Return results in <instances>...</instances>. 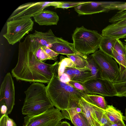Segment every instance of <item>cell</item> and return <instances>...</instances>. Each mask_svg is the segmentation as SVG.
Here are the masks:
<instances>
[{
  "label": "cell",
  "mask_w": 126,
  "mask_h": 126,
  "mask_svg": "<svg viewBox=\"0 0 126 126\" xmlns=\"http://www.w3.org/2000/svg\"><path fill=\"white\" fill-rule=\"evenodd\" d=\"M8 115L5 114L2 115L0 119V126H7Z\"/></svg>",
  "instance_id": "obj_37"
},
{
  "label": "cell",
  "mask_w": 126,
  "mask_h": 126,
  "mask_svg": "<svg viewBox=\"0 0 126 126\" xmlns=\"http://www.w3.org/2000/svg\"><path fill=\"white\" fill-rule=\"evenodd\" d=\"M24 93L26 96L22 108L23 115H36L54 108L46 87L42 83H32Z\"/></svg>",
  "instance_id": "obj_3"
},
{
  "label": "cell",
  "mask_w": 126,
  "mask_h": 126,
  "mask_svg": "<svg viewBox=\"0 0 126 126\" xmlns=\"http://www.w3.org/2000/svg\"><path fill=\"white\" fill-rule=\"evenodd\" d=\"M72 69L73 73L69 76L71 80L84 83L87 80L92 79V74L90 69L88 68L77 69L72 68Z\"/></svg>",
  "instance_id": "obj_17"
},
{
  "label": "cell",
  "mask_w": 126,
  "mask_h": 126,
  "mask_svg": "<svg viewBox=\"0 0 126 126\" xmlns=\"http://www.w3.org/2000/svg\"><path fill=\"white\" fill-rule=\"evenodd\" d=\"M106 8L111 10H118L120 11H123L126 10V2L113 5L107 6Z\"/></svg>",
  "instance_id": "obj_35"
},
{
  "label": "cell",
  "mask_w": 126,
  "mask_h": 126,
  "mask_svg": "<svg viewBox=\"0 0 126 126\" xmlns=\"http://www.w3.org/2000/svg\"><path fill=\"white\" fill-rule=\"evenodd\" d=\"M89 103L94 112L97 119L102 125L103 126H108L111 124L105 114L104 110Z\"/></svg>",
  "instance_id": "obj_23"
},
{
  "label": "cell",
  "mask_w": 126,
  "mask_h": 126,
  "mask_svg": "<svg viewBox=\"0 0 126 126\" xmlns=\"http://www.w3.org/2000/svg\"><path fill=\"white\" fill-rule=\"evenodd\" d=\"M102 37L97 31L87 29L83 26L77 27L72 35L75 49L87 55L97 50Z\"/></svg>",
  "instance_id": "obj_4"
},
{
  "label": "cell",
  "mask_w": 126,
  "mask_h": 126,
  "mask_svg": "<svg viewBox=\"0 0 126 126\" xmlns=\"http://www.w3.org/2000/svg\"><path fill=\"white\" fill-rule=\"evenodd\" d=\"M71 121L75 126H90L82 112L76 114Z\"/></svg>",
  "instance_id": "obj_27"
},
{
  "label": "cell",
  "mask_w": 126,
  "mask_h": 126,
  "mask_svg": "<svg viewBox=\"0 0 126 126\" xmlns=\"http://www.w3.org/2000/svg\"><path fill=\"white\" fill-rule=\"evenodd\" d=\"M58 76V71L53 74L46 87L48 95L54 106L61 111L66 109L70 104L79 102L87 94L69 83L62 82Z\"/></svg>",
  "instance_id": "obj_2"
},
{
  "label": "cell",
  "mask_w": 126,
  "mask_h": 126,
  "mask_svg": "<svg viewBox=\"0 0 126 126\" xmlns=\"http://www.w3.org/2000/svg\"><path fill=\"white\" fill-rule=\"evenodd\" d=\"M79 102H76L71 104L66 109L61 110V112L64 119L71 121L76 114L82 112V109Z\"/></svg>",
  "instance_id": "obj_21"
},
{
  "label": "cell",
  "mask_w": 126,
  "mask_h": 126,
  "mask_svg": "<svg viewBox=\"0 0 126 126\" xmlns=\"http://www.w3.org/2000/svg\"><path fill=\"white\" fill-rule=\"evenodd\" d=\"M15 126H17L16 125Z\"/></svg>",
  "instance_id": "obj_49"
},
{
  "label": "cell",
  "mask_w": 126,
  "mask_h": 126,
  "mask_svg": "<svg viewBox=\"0 0 126 126\" xmlns=\"http://www.w3.org/2000/svg\"><path fill=\"white\" fill-rule=\"evenodd\" d=\"M59 79L62 82L66 83H68L71 80L69 76L64 73L61 76Z\"/></svg>",
  "instance_id": "obj_38"
},
{
  "label": "cell",
  "mask_w": 126,
  "mask_h": 126,
  "mask_svg": "<svg viewBox=\"0 0 126 126\" xmlns=\"http://www.w3.org/2000/svg\"><path fill=\"white\" fill-rule=\"evenodd\" d=\"M100 126H103L102 125H101Z\"/></svg>",
  "instance_id": "obj_50"
},
{
  "label": "cell",
  "mask_w": 126,
  "mask_h": 126,
  "mask_svg": "<svg viewBox=\"0 0 126 126\" xmlns=\"http://www.w3.org/2000/svg\"><path fill=\"white\" fill-rule=\"evenodd\" d=\"M108 126H126L123 121L110 125Z\"/></svg>",
  "instance_id": "obj_41"
},
{
  "label": "cell",
  "mask_w": 126,
  "mask_h": 126,
  "mask_svg": "<svg viewBox=\"0 0 126 126\" xmlns=\"http://www.w3.org/2000/svg\"><path fill=\"white\" fill-rule=\"evenodd\" d=\"M114 49L117 54L126 60V49L125 45L119 39H117L115 43Z\"/></svg>",
  "instance_id": "obj_28"
},
{
  "label": "cell",
  "mask_w": 126,
  "mask_h": 126,
  "mask_svg": "<svg viewBox=\"0 0 126 126\" xmlns=\"http://www.w3.org/2000/svg\"><path fill=\"white\" fill-rule=\"evenodd\" d=\"M55 1H40L29 2L19 6L13 12L8 21L23 18H31L50 6H55Z\"/></svg>",
  "instance_id": "obj_8"
},
{
  "label": "cell",
  "mask_w": 126,
  "mask_h": 126,
  "mask_svg": "<svg viewBox=\"0 0 126 126\" xmlns=\"http://www.w3.org/2000/svg\"><path fill=\"white\" fill-rule=\"evenodd\" d=\"M122 97L124 96L126 97V93L123 94L122 95Z\"/></svg>",
  "instance_id": "obj_45"
},
{
  "label": "cell",
  "mask_w": 126,
  "mask_h": 126,
  "mask_svg": "<svg viewBox=\"0 0 126 126\" xmlns=\"http://www.w3.org/2000/svg\"><path fill=\"white\" fill-rule=\"evenodd\" d=\"M125 41L126 42L125 46V47H126V40H125Z\"/></svg>",
  "instance_id": "obj_47"
},
{
  "label": "cell",
  "mask_w": 126,
  "mask_h": 126,
  "mask_svg": "<svg viewBox=\"0 0 126 126\" xmlns=\"http://www.w3.org/2000/svg\"><path fill=\"white\" fill-rule=\"evenodd\" d=\"M104 110L106 115L111 124L123 121L122 113L112 105H108L106 109Z\"/></svg>",
  "instance_id": "obj_19"
},
{
  "label": "cell",
  "mask_w": 126,
  "mask_h": 126,
  "mask_svg": "<svg viewBox=\"0 0 126 126\" xmlns=\"http://www.w3.org/2000/svg\"><path fill=\"white\" fill-rule=\"evenodd\" d=\"M63 119L60 110L54 108L38 115H26L23 126H57Z\"/></svg>",
  "instance_id": "obj_7"
},
{
  "label": "cell",
  "mask_w": 126,
  "mask_h": 126,
  "mask_svg": "<svg viewBox=\"0 0 126 126\" xmlns=\"http://www.w3.org/2000/svg\"><path fill=\"white\" fill-rule=\"evenodd\" d=\"M16 125L13 120L8 117L7 122V126H15Z\"/></svg>",
  "instance_id": "obj_39"
},
{
  "label": "cell",
  "mask_w": 126,
  "mask_h": 126,
  "mask_svg": "<svg viewBox=\"0 0 126 126\" xmlns=\"http://www.w3.org/2000/svg\"><path fill=\"white\" fill-rule=\"evenodd\" d=\"M123 120H124L126 121V116H123Z\"/></svg>",
  "instance_id": "obj_44"
},
{
  "label": "cell",
  "mask_w": 126,
  "mask_h": 126,
  "mask_svg": "<svg viewBox=\"0 0 126 126\" xmlns=\"http://www.w3.org/2000/svg\"><path fill=\"white\" fill-rule=\"evenodd\" d=\"M61 126H71L70 123L66 121L61 122Z\"/></svg>",
  "instance_id": "obj_43"
},
{
  "label": "cell",
  "mask_w": 126,
  "mask_h": 126,
  "mask_svg": "<svg viewBox=\"0 0 126 126\" xmlns=\"http://www.w3.org/2000/svg\"><path fill=\"white\" fill-rule=\"evenodd\" d=\"M57 126H61V122L58 124L57 125Z\"/></svg>",
  "instance_id": "obj_46"
},
{
  "label": "cell",
  "mask_w": 126,
  "mask_h": 126,
  "mask_svg": "<svg viewBox=\"0 0 126 126\" xmlns=\"http://www.w3.org/2000/svg\"><path fill=\"white\" fill-rule=\"evenodd\" d=\"M85 2L56 1L55 8L68 9L75 7L84 3Z\"/></svg>",
  "instance_id": "obj_29"
},
{
  "label": "cell",
  "mask_w": 126,
  "mask_h": 126,
  "mask_svg": "<svg viewBox=\"0 0 126 126\" xmlns=\"http://www.w3.org/2000/svg\"><path fill=\"white\" fill-rule=\"evenodd\" d=\"M113 58L119 65L120 73L126 68V60L119 55L114 49L113 51Z\"/></svg>",
  "instance_id": "obj_30"
},
{
  "label": "cell",
  "mask_w": 126,
  "mask_h": 126,
  "mask_svg": "<svg viewBox=\"0 0 126 126\" xmlns=\"http://www.w3.org/2000/svg\"><path fill=\"white\" fill-rule=\"evenodd\" d=\"M59 63L49 64L36 57L29 35L19 45L18 60L12 75L18 81L48 83L53 74L58 71Z\"/></svg>",
  "instance_id": "obj_1"
},
{
  "label": "cell",
  "mask_w": 126,
  "mask_h": 126,
  "mask_svg": "<svg viewBox=\"0 0 126 126\" xmlns=\"http://www.w3.org/2000/svg\"><path fill=\"white\" fill-rule=\"evenodd\" d=\"M66 55L67 58L72 61L76 68L81 69L87 68L88 64L86 59L87 55L74 54Z\"/></svg>",
  "instance_id": "obj_22"
},
{
  "label": "cell",
  "mask_w": 126,
  "mask_h": 126,
  "mask_svg": "<svg viewBox=\"0 0 126 126\" xmlns=\"http://www.w3.org/2000/svg\"><path fill=\"white\" fill-rule=\"evenodd\" d=\"M66 67L76 68L74 64L70 59L63 56H61L60 57V61L59 63L58 68V77L59 79L64 73Z\"/></svg>",
  "instance_id": "obj_24"
},
{
  "label": "cell",
  "mask_w": 126,
  "mask_h": 126,
  "mask_svg": "<svg viewBox=\"0 0 126 126\" xmlns=\"http://www.w3.org/2000/svg\"><path fill=\"white\" fill-rule=\"evenodd\" d=\"M126 82V68L121 73L114 83Z\"/></svg>",
  "instance_id": "obj_36"
},
{
  "label": "cell",
  "mask_w": 126,
  "mask_h": 126,
  "mask_svg": "<svg viewBox=\"0 0 126 126\" xmlns=\"http://www.w3.org/2000/svg\"><path fill=\"white\" fill-rule=\"evenodd\" d=\"M0 112L2 115L6 114L7 111V108L5 105H2L0 106Z\"/></svg>",
  "instance_id": "obj_40"
},
{
  "label": "cell",
  "mask_w": 126,
  "mask_h": 126,
  "mask_svg": "<svg viewBox=\"0 0 126 126\" xmlns=\"http://www.w3.org/2000/svg\"><path fill=\"white\" fill-rule=\"evenodd\" d=\"M113 84L117 93V96L122 97V94L126 93V82Z\"/></svg>",
  "instance_id": "obj_32"
},
{
  "label": "cell",
  "mask_w": 126,
  "mask_h": 126,
  "mask_svg": "<svg viewBox=\"0 0 126 126\" xmlns=\"http://www.w3.org/2000/svg\"><path fill=\"white\" fill-rule=\"evenodd\" d=\"M31 43L34 53L38 60L42 62L47 60H51L41 46L31 42Z\"/></svg>",
  "instance_id": "obj_25"
},
{
  "label": "cell",
  "mask_w": 126,
  "mask_h": 126,
  "mask_svg": "<svg viewBox=\"0 0 126 126\" xmlns=\"http://www.w3.org/2000/svg\"><path fill=\"white\" fill-rule=\"evenodd\" d=\"M121 1H86L74 7L75 11L79 15H91L108 12L107 6L124 3Z\"/></svg>",
  "instance_id": "obj_11"
},
{
  "label": "cell",
  "mask_w": 126,
  "mask_h": 126,
  "mask_svg": "<svg viewBox=\"0 0 126 126\" xmlns=\"http://www.w3.org/2000/svg\"><path fill=\"white\" fill-rule=\"evenodd\" d=\"M68 83L76 89L86 94H89L88 91L83 85V83L70 80Z\"/></svg>",
  "instance_id": "obj_33"
},
{
  "label": "cell",
  "mask_w": 126,
  "mask_h": 126,
  "mask_svg": "<svg viewBox=\"0 0 126 126\" xmlns=\"http://www.w3.org/2000/svg\"><path fill=\"white\" fill-rule=\"evenodd\" d=\"M91 56L98 67L101 78L114 83L120 74L117 62L100 49Z\"/></svg>",
  "instance_id": "obj_5"
},
{
  "label": "cell",
  "mask_w": 126,
  "mask_h": 126,
  "mask_svg": "<svg viewBox=\"0 0 126 126\" xmlns=\"http://www.w3.org/2000/svg\"><path fill=\"white\" fill-rule=\"evenodd\" d=\"M126 19V10L120 11L117 12L113 16L110 18L109 22L115 23Z\"/></svg>",
  "instance_id": "obj_31"
},
{
  "label": "cell",
  "mask_w": 126,
  "mask_h": 126,
  "mask_svg": "<svg viewBox=\"0 0 126 126\" xmlns=\"http://www.w3.org/2000/svg\"><path fill=\"white\" fill-rule=\"evenodd\" d=\"M80 104L83 114L90 126L102 125L97 119L94 112L89 102L82 97L79 100Z\"/></svg>",
  "instance_id": "obj_15"
},
{
  "label": "cell",
  "mask_w": 126,
  "mask_h": 126,
  "mask_svg": "<svg viewBox=\"0 0 126 126\" xmlns=\"http://www.w3.org/2000/svg\"><path fill=\"white\" fill-rule=\"evenodd\" d=\"M125 116H126V110H125Z\"/></svg>",
  "instance_id": "obj_48"
},
{
  "label": "cell",
  "mask_w": 126,
  "mask_h": 126,
  "mask_svg": "<svg viewBox=\"0 0 126 126\" xmlns=\"http://www.w3.org/2000/svg\"><path fill=\"white\" fill-rule=\"evenodd\" d=\"M35 21L40 25H57L59 17L55 12L43 10L33 16Z\"/></svg>",
  "instance_id": "obj_13"
},
{
  "label": "cell",
  "mask_w": 126,
  "mask_h": 126,
  "mask_svg": "<svg viewBox=\"0 0 126 126\" xmlns=\"http://www.w3.org/2000/svg\"><path fill=\"white\" fill-rule=\"evenodd\" d=\"M50 48L58 54H83L75 49L73 43L69 42L60 37H56Z\"/></svg>",
  "instance_id": "obj_14"
},
{
  "label": "cell",
  "mask_w": 126,
  "mask_h": 126,
  "mask_svg": "<svg viewBox=\"0 0 126 126\" xmlns=\"http://www.w3.org/2000/svg\"><path fill=\"white\" fill-rule=\"evenodd\" d=\"M41 47L51 58V60L56 61L58 59L57 56L59 55V54L55 52L48 47Z\"/></svg>",
  "instance_id": "obj_34"
},
{
  "label": "cell",
  "mask_w": 126,
  "mask_h": 126,
  "mask_svg": "<svg viewBox=\"0 0 126 126\" xmlns=\"http://www.w3.org/2000/svg\"><path fill=\"white\" fill-rule=\"evenodd\" d=\"M88 102L104 110H106L108 105L103 96L98 95L87 94L83 97Z\"/></svg>",
  "instance_id": "obj_20"
},
{
  "label": "cell",
  "mask_w": 126,
  "mask_h": 126,
  "mask_svg": "<svg viewBox=\"0 0 126 126\" xmlns=\"http://www.w3.org/2000/svg\"><path fill=\"white\" fill-rule=\"evenodd\" d=\"M88 62L87 68L90 69L92 75V79L101 78L98 67L91 56L87 55L86 58Z\"/></svg>",
  "instance_id": "obj_26"
},
{
  "label": "cell",
  "mask_w": 126,
  "mask_h": 126,
  "mask_svg": "<svg viewBox=\"0 0 126 126\" xmlns=\"http://www.w3.org/2000/svg\"><path fill=\"white\" fill-rule=\"evenodd\" d=\"M31 42L39 45L41 47L50 48L57 37L51 29L45 32L35 30L32 34L28 35Z\"/></svg>",
  "instance_id": "obj_12"
},
{
  "label": "cell",
  "mask_w": 126,
  "mask_h": 126,
  "mask_svg": "<svg viewBox=\"0 0 126 126\" xmlns=\"http://www.w3.org/2000/svg\"><path fill=\"white\" fill-rule=\"evenodd\" d=\"M6 25V32L3 36L9 44L13 45L32 31L34 22L31 18H23L8 21Z\"/></svg>",
  "instance_id": "obj_6"
},
{
  "label": "cell",
  "mask_w": 126,
  "mask_h": 126,
  "mask_svg": "<svg viewBox=\"0 0 126 126\" xmlns=\"http://www.w3.org/2000/svg\"><path fill=\"white\" fill-rule=\"evenodd\" d=\"M15 102V88L14 81L11 73L5 75L1 83L0 89V106L5 105L7 107L6 114L11 113Z\"/></svg>",
  "instance_id": "obj_10"
},
{
  "label": "cell",
  "mask_w": 126,
  "mask_h": 126,
  "mask_svg": "<svg viewBox=\"0 0 126 126\" xmlns=\"http://www.w3.org/2000/svg\"><path fill=\"white\" fill-rule=\"evenodd\" d=\"M115 25L121 26L126 25V19L112 23Z\"/></svg>",
  "instance_id": "obj_42"
},
{
  "label": "cell",
  "mask_w": 126,
  "mask_h": 126,
  "mask_svg": "<svg viewBox=\"0 0 126 126\" xmlns=\"http://www.w3.org/2000/svg\"><path fill=\"white\" fill-rule=\"evenodd\" d=\"M116 39L102 36L99 46V49L113 58V51Z\"/></svg>",
  "instance_id": "obj_18"
},
{
  "label": "cell",
  "mask_w": 126,
  "mask_h": 126,
  "mask_svg": "<svg viewBox=\"0 0 126 126\" xmlns=\"http://www.w3.org/2000/svg\"><path fill=\"white\" fill-rule=\"evenodd\" d=\"M89 94L104 96H117V93L113 83L102 78L92 79L83 83Z\"/></svg>",
  "instance_id": "obj_9"
},
{
  "label": "cell",
  "mask_w": 126,
  "mask_h": 126,
  "mask_svg": "<svg viewBox=\"0 0 126 126\" xmlns=\"http://www.w3.org/2000/svg\"><path fill=\"white\" fill-rule=\"evenodd\" d=\"M102 36L117 39L126 37V25L117 26L112 24L109 25L102 31Z\"/></svg>",
  "instance_id": "obj_16"
}]
</instances>
